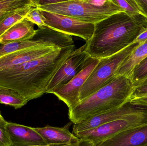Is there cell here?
<instances>
[{
    "instance_id": "obj_9",
    "label": "cell",
    "mask_w": 147,
    "mask_h": 146,
    "mask_svg": "<svg viewBox=\"0 0 147 146\" xmlns=\"http://www.w3.org/2000/svg\"><path fill=\"white\" fill-rule=\"evenodd\" d=\"M99 61V59L93 58L90 62L69 83L51 93L66 104L69 110L72 109L80 102L79 97L81 88Z\"/></svg>"
},
{
    "instance_id": "obj_18",
    "label": "cell",
    "mask_w": 147,
    "mask_h": 146,
    "mask_svg": "<svg viewBox=\"0 0 147 146\" xmlns=\"http://www.w3.org/2000/svg\"><path fill=\"white\" fill-rule=\"evenodd\" d=\"M28 102L17 92L8 88H0V103L12 106L17 109L26 105Z\"/></svg>"
},
{
    "instance_id": "obj_13",
    "label": "cell",
    "mask_w": 147,
    "mask_h": 146,
    "mask_svg": "<svg viewBox=\"0 0 147 146\" xmlns=\"http://www.w3.org/2000/svg\"><path fill=\"white\" fill-rule=\"evenodd\" d=\"M147 145V124L123 131L97 146H143Z\"/></svg>"
},
{
    "instance_id": "obj_3",
    "label": "cell",
    "mask_w": 147,
    "mask_h": 146,
    "mask_svg": "<svg viewBox=\"0 0 147 146\" xmlns=\"http://www.w3.org/2000/svg\"><path fill=\"white\" fill-rule=\"evenodd\" d=\"M135 87L129 77L116 75L104 86L69 110L74 124L120 108L131 101Z\"/></svg>"
},
{
    "instance_id": "obj_27",
    "label": "cell",
    "mask_w": 147,
    "mask_h": 146,
    "mask_svg": "<svg viewBox=\"0 0 147 146\" xmlns=\"http://www.w3.org/2000/svg\"><path fill=\"white\" fill-rule=\"evenodd\" d=\"M147 41V29L142 33L136 39L134 43L141 45Z\"/></svg>"
},
{
    "instance_id": "obj_26",
    "label": "cell",
    "mask_w": 147,
    "mask_h": 146,
    "mask_svg": "<svg viewBox=\"0 0 147 146\" xmlns=\"http://www.w3.org/2000/svg\"><path fill=\"white\" fill-rule=\"evenodd\" d=\"M129 103L134 106L147 105V97L132 99Z\"/></svg>"
},
{
    "instance_id": "obj_30",
    "label": "cell",
    "mask_w": 147,
    "mask_h": 146,
    "mask_svg": "<svg viewBox=\"0 0 147 146\" xmlns=\"http://www.w3.org/2000/svg\"><path fill=\"white\" fill-rule=\"evenodd\" d=\"M147 146V145H144V146Z\"/></svg>"
},
{
    "instance_id": "obj_7",
    "label": "cell",
    "mask_w": 147,
    "mask_h": 146,
    "mask_svg": "<svg viewBox=\"0 0 147 146\" xmlns=\"http://www.w3.org/2000/svg\"><path fill=\"white\" fill-rule=\"evenodd\" d=\"M84 49V45L75 49L51 81L46 93H51L54 90L69 83L90 62L93 58Z\"/></svg>"
},
{
    "instance_id": "obj_11",
    "label": "cell",
    "mask_w": 147,
    "mask_h": 146,
    "mask_svg": "<svg viewBox=\"0 0 147 146\" xmlns=\"http://www.w3.org/2000/svg\"><path fill=\"white\" fill-rule=\"evenodd\" d=\"M6 128L13 146H47L33 128L7 122Z\"/></svg>"
},
{
    "instance_id": "obj_29",
    "label": "cell",
    "mask_w": 147,
    "mask_h": 146,
    "mask_svg": "<svg viewBox=\"0 0 147 146\" xmlns=\"http://www.w3.org/2000/svg\"><path fill=\"white\" fill-rule=\"evenodd\" d=\"M4 119V118H3V117L1 115V113H0V120H1V119Z\"/></svg>"
},
{
    "instance_id": "obj_28",
    "label": "cell",
    "mask_w": 147,
    "mask_h": 146,
    "mask_svg": "<svg viewBox=\"0 0 147 146\" xmlns=\"http://www.w3.org/2000/svg\"><path fill=\"white\" fill-rule=\"evenodd\" d=\"M45 146H94L92 143L87 141L84 140L80 139L78 142L71 145H67L64 146H51L47 145Z\"/></svg>"
},
{
    "instance_id": "obj_21",
    "label": "cell",
    "mask_w": 147,
    "mask_h": 146,
    "mask_svg": "<svg viewBox=\"0 0 147 146\" xmlns=\"http://www.w3.org/2000/svg\"><path fill=\"white\" fill-rule=\"evenodd\" d=\"M126 13L130 15H141L136 0H113Z\"/></svg>"
},
{
    "instance_id": "obj_10",
    "label": "cell",
    "mask_w": 147,
    "mask_h": 146,
    "mask_svg": "<svg viewBox=\"0 0 147 146\" xmlns=\"http://www.w3.org/2000/svg\"><path fill=\"white\" fill-rule=\"evenodd\" d=\"M58 48L57 46L52 45H41L27 48L9 53L0 57V70L11 68L40 58Z\"/></svg>"
},
{
    "instance_id": "obj_1",
    "label": "cell",
    "mask_w": 147,
    "mask_h": 146,
    "mask_svg": "<svg viewBox=\"0 0 147 146\" xmlns=\"http://www.w3.org/2000/svg\"><path fill=\"white\" fill-rule=\"evenodd\" d=\"M75 48L74 45L58 48L40 58L0 70V88L13 90L28 101L41 97Z\"/></svg>"
},
{
    "instance_id": "obj_16",
    "label": "cell",
    "mask_w": 147,
    "mask_h": 146,
    "mask_svg": "<svg viewBox=\"0 0 147 146\" xmlns=\"http://www.w3.org/2000/svg\"><path fill=\"white\" fill-rule=\"evenodd\" d=\"M33 7H34L28 6L9 12L2 16L0 19V37L15 24L20 21L25 19L28 13Z\"/></svg>"
},
{
    "instance_id": "obj_25",
    "label": "cell",
    "mask_w": 147,
    "mask_h": 146,
    "mask_svg": "<svg viewBox=\"0 0 147 146\" xmlns=\"http://www.w3.org/2000/svg\"><path fill=\"white\" fill-rule=\"evenodd\" d=\"M141 15L147 18V0H136Z\"/></svg>"
},
{
    "instance_id": "obj_4",
    "label": "cell",
    "mask_w": 147,
    "mask_h": 146,
    "mask_svg": "<svg viewBox=\"0 0 147 146\" xmlns=\"http://www.w3.org/2000/svg\"><path fill=\"white\" fill-rule=\"evenodd\" d=\"M37 7L44 11L94 24L112 15L124 12L113 0L60 1L54 4Z\"/></svg>"
},
{
    "instance_id": "obj_14",
    "label": "cell",
    "mask_w": 147,
    "mask_h": 146,
    "mask_svg": "<svg viewBox=\"0 0 147 146\" xmlns=\"http://www.w3.org/2000/svg\"><path fill=\"white\" fill-rule=\"evenodd\" d=\"M34 24L24 19L20 21L0 37V45L18 43L31 40L35 36Z\"/></svg>"
},
{
    "instance_id": "obj_6",
    "label": "cell",
    "mask_w": 147,
    "mask_h": 146,
    "mask_svg": "<svg viewBox=\"0 0 147 146\" xmlns=\"http://www.w3.org/2000/svg\"><path fill=\"white\" fill-rule=\"evenodd\" d=\"M47 27L69 36L79 37L86 41L91 38L95 24L86 23L72 17L40 9Z\"/></svg>"
},
{
    "instance_id": "obj_15",
    "label": "cell",
    "mask_w": 147,
    "mask_h": 146,
    "mask_svg": "<svg viewBox=\"0 0 147 146\" xmlns=\"http://www.w3.org/2000/svg\"><path fill=\"white\" fill-rule=\"evenodd\" d=\"M147 56V41L139 45L118 69L116 75L130 78L135 67ZM131 79V78H130Z\"/></svg>"
},
{
    "instance_id": "obj_5",
    "label": "cell",
    "mask_w": 147,
    "mask_h": 146,
    "mask_svg": "<svg viewBox=\"0 0 147 146\" xmlns=\"http://www.w3.org/2000/svg\"><path fill=\"white\" fill-rule=\"evenodd\" d=\"M139 45V44L133 43L115 55L99 59L81 88L80 101L96 92L116 76L120 66Z\"/></svg>"
},
{
    "instance_id": "obj_2",
    "label": "cell",
    "mask_w": 147,
    "mask_h": 146,
    "mask_svg": "<svg viewBox=\"0 0 147 146\" xmlns=\"http://www.w3.org/2000/svg\"><path fill=\"white\" fill-rule=\"evenodd\" d=\"M147 29V18L121 12L95 24L91 38L84 45L90 57L100 59L120 52Z\"/></svg>"
},
{
    "instance_id": "obj_19",
    "label": "cell",
    "mask_w": 147,
    "mask_h": 146,
    "mask_svg": "<svg viewBox=\"0 0 147 146\" xmlns=\"http://www.w3.org/2000/svg\"><path fill=\"white\" fill-rule=\"evenodd\" d=\"M31 6L35 7L33 0H0V19L9 12Z\"/></svg>"
},
{
    "instance_id": "obj_24",
    "label": "cell",
    "mask_w": 147,
    "mask_h": 146,
    "mask_svg": "<svg viewBox=\"0 0 147 146\" xmlns=\"http://www.w3.org/2000/svg\"><path fill=\"white\" fill-rule=\"evenodd\" d=\"M147 97V76L135 87L131 99Z\"/></svg>"
},
{
    "instance_id": "obj_20",
    "label": "cell",
    "mask_w": 147,
    "mask_h": 146,
    "mask_svg": "<svg viewBox=\"0 0 147 146\" xmlns=\"http://www.w3.org/2000/svg\"><path fill=\"white\" fill-rule=\"evenodd\" d=\"M147 76V56L139 63L134 68L131 78L135 87Z\"/></svg>"
},
{
    "instance_id": "obj_8",
    "label": "cell",
    "mask_w": 147,
    "mask_h": 146,
    "mask_svg": "<svg viewBox=\"0 0 147 146\" xmlns=\"http://www.w3.org/2000/svg\"><path fill=\"white\" fill-rule=\"evenodd\" d=\"M147 112V105L134 106L128 103L123 106L109 111L74 124V134L93 129L102 124L116 120L125 118L131 115L143 114Z\"/></svg>"
},
{
    "instance_id": "obj_23",
    "label": "cell",
    "mask_w": 147,
    "mask_h": 146,
    "mask_svg": "<svg viewBox=\"0 0 147 146\" xmlns=\"http://www.w3.org/2000/svg\"><path fill=\"white\" fill-rule=\"evenodd\" d=\"M7 122L4 119L0 120V146H13L6 128Z\"/></svg>"
},
{
    "instance_id": "obj_17",
    "label": "cell",
    "mask_w": 147,
    "mask_h": 146,
    "mask_svg": "<svg viewBox=\"0 0 147 146\" xmlns=\"http://www.w3.org/2000/svg\"><path fill=\"white\" fill-rule=\"evenodd\" d=\"M41 45H49L44 39L38 36H34L31 40L21 43H12L0 45V57L9 53L27 48Z\"/></svg>"
},
{
    "instance_id": "obj_12",
    "label": "cell",
    "mask_w": 147,
    "mask_h": 146,
    "mask_svg": "<svg viewBox=\"0 0 147 146\" xmlns=\"http://www.w3.org/2000/svg\"><path fill=\"white\" fill-rule=\"evenodd\" d=\"M72 124L71 122L63 127L47 125L43 127L33 128V129L39 134L47 145H67L77 143L80 140L70 132L69 129Z\"/></svg>"
},
{
    "instance_id": "obj_22",
    "label": "cell",
    "mask_w": 147,
    "mask_h": 146,
    "mask_svg": "<svg viewBox=\"0 0 147 146\" xmlns=\"http://www.w3.org/2000/svg\"><path fill=\"white\" fill-rule=\"evenodd\" d=\"M25 19L29 21L34 25H37L38 28L40 29H44L47 27L43 20V16L40 9L37 7L32 8Z\"/></svg>"
}]
</instances>
